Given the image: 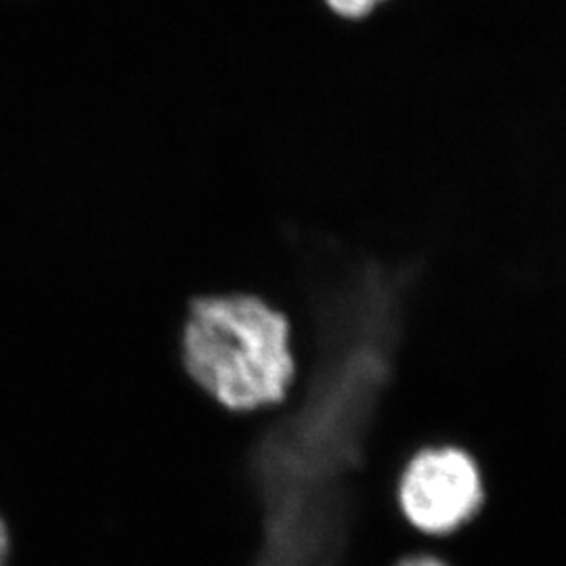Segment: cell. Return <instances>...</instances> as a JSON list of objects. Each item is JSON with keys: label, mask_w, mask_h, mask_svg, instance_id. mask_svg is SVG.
I'll list each match as a JSON object with an SVG mask.
<instances>
[{"label": "cell", "mask_w": 566, "mask_h": 566, "mask_svg": "<svg viewBox=\"0 0 566 566\" xmlns=\"http://www.w3.org/2000/svg\"><path fill=\"white\" fill-rule=\"evenodd\" d=\"M181 361L191 382L224 411L275 409L298 374L292 319L256 294L200 296L182 325Z\"/></svg>", "instance_id": "6da1fadb"}, {"label": "cell", "mask_w": 566, "mask_h": 566, "mask_svg": "<svg viewBox=\"0 0 566 566\" xmlns=\"http://www.w3.org/2000/svg\"><path fill=\"white\" fill-rule=\"evenodd\" d=\"M485 500L476 460L458 446H428L405 462L397 502L416 531L443 537L468 523Z\"/></svg>", "instance_id": "7a4b0ae2"}, {"label": "cell", "mask_w": 566, "mask_h": 566, "mask_svg": "<svg viewBox=\"0 0 566 566\" xmlns=\"http://www.w3.org/2000/svg\"><path fill=\"white\" fill-rule=\"evenodd\" d=\"M327 7L344 20H364L386 0H325Z\"/></svg>", "instance_id": "3957f363"}, {"label": "cell", "mask_w": 566, "mask_h": 566, "mask_svg": "<svg viewBox=\"0 0 566 566\" xmlns=\"http://www.w3.org/2000/svg\"><path fill=\"white\" fill-rule=\"evenodd\" d=\"M397 566H447L441 558L434 554H411L401 558Z\"/></svg>", "instance_id": "277c9868"}, {"label": "cell", "mask_w": 566, "mask_h": 566, "mask_svg": "<svg viewBox=\"0 0 566 566\" xmlns=\"http://www.w3.org/2000/svg\"><path fill=\"white\" fill-rule=\"evenodd\" d=\"M9 549H11V537H9V528H7V525H4V521L0 518V566H4V563H7Z\"/></svg>", "instance_id": "5b68a950"}]
</instances>
